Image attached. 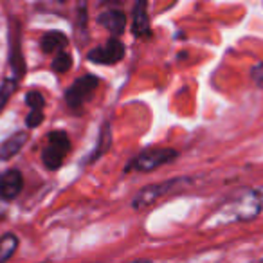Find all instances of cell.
Returning <instances> with one entry per match:
<instances>
[{"label": "cell", "instance_id": "6da1fadb", "mask_svg": "<svg viewBox=\"0 0 263 263\" xmlns=\"http://www.w3.org/2000/svg\"><path fill=\"white\" fill-rule=\"evenodd\" d=\"M263 215V186L234 195L215 213V223H238Z\"/></svg>", "mask_w": 263, "mask_h": 263}, {"label": "cell", "instance_id": "7a4b0ae2", "mask_svg": "<svg viewBox=\"0 0 263 263\" xmlns=\"http://www.w3.org/2000/svg\"><path fill=\"white\" fill-rule=\"evenodd\" d=\"M191 184L190 179L186 177H180V179H172V180H164V182L159 184H152V186H146L132 198V208L136 211H143V209H148L152 205L157 204L161 198L168 197L172 193H177V191L184 190Z\"/></svg>", "mask_w": 263, "mask_h": 263}, {"label": "cell", "instance_id": "3957f363", "mask_svg": "<svg viewBox=\"0 0 263 263\" xmlns=\"http://www.w3.org/2000/svg\"><path fill=\"white\" fill-rule=\"evenodd\" d=\"M70 152V139L63 130H54L47 136V144L42 154V161L44 166L51 172L62 168L65 162V157Z\"/></svg>", "mask_w": 263, "mask_h": 263}, {"label": "cell", "instance_id": "277c9868", "mask_svg": "<svg viewBox=\"0 0 263 263\" xmlns=\"http://www.w3.org/2000/svg\"><path fill=\"white\" fill-rule=\"evenodd\" d=\"M177 150L173 148H152L143 154H139L137 157H134L126 166V172H152L157 170L164 164H170L177 159Z\"/></svg>", "mask_w": 263, "mask_h": 263}, {"label": "cell", "instance_id": "5b68a950", "mask_svg": "<svg viewBox=\"0 0 263 263\" xmlns=\"http://www.w3.org/2000/svg\"><path fill=\"white\" fill-rule=\"evenodd\" d=\"M98 87H99V80L96 76H92V74L78 78L69 87V90L65 92L67 105L70 108H81L92 98V94H94Z\"/></svg>", "mask_w": 263, "mask_h": 263}, {"label": "cell", "instance_id": "8992f818", "mask_svg": "<svg viewBox=\"0 0 263 263\" xmlns=\"http://www.w3.org/2000/svg\"><path fill=\"white\" fill-rule=\"evenodd\" d=\"M124 52H126V49H124L123 42L119 38L112 36L105 45L92 49L87 58L92 63H98V65H114V63L121 62L124 58Z\"/></svg>", "mask_w": 263, "mask_h": 263}, {"label": "cell", "instance_id": "52a82bcc", "mask_svg": "<svg viewBox=\"0 0 263 263\" xmlns=\"http://www.w3.org/2000/svg\"><path fill=\"white\" fill-rule=\"evenodd\" d=\"M24 187V177L18 170H8L0 175V198L2 200H13L18 197Z\"/></svg>", "mask_w": 263, "mask_h": 263}, {"label": "cell", "instance_id": "ba28073f", "mask_svg": "<svg viewBox=\"0 0 263 263\" xmlns=\"http://www.w3.org/2000/svg\"><path fill=\"white\" fill-rule=\"evenodd\" d=\"M99 24L105 27L106 31L114 34V38H117L119 34L124 33V27H126V15L119 9H110L99 15Z\"/></svg>", "mask_w": 263, "mask_h": 263}, {"label": "cell", "instance_id": "9c48e42d", "mask_svg": "<svg viewBox=\"0 0 263 263\" xmlns=\"http://www.w3.org/2000/svg\"><path fill=\"white\" fill-rule=\"evenodd\" d=\"M132 31L136 36H146L150 33V16L146 2H137L132 11Z\"/></svg>", "mask_w": 263, "mask_h": 263}, {"label": "cell", "instance_id": "30bf717a", "mask_svg": "<svg viewBox=\"0 0 263 263\" xmlns=\"http://www.w3.org/2000/svg\"><path fill=\"white\" fill-rule=\"evenodd\" d=\"M27 139H29L27 132H16L9 139H6L4 143L0 144V161H9V159L15 157L26 146Z\"/></svg>", "mask_w": 263, "mask_h": 263}, {"label": "cell", "instance_id": "8fae6325", "mask_svg": "<svg viewBox=\"0 0 263 263\" xmlns=\"http://www.w3.org/2000/svg\"><path fill=\"white\" fill-rule=\"evenodd\" d=\"M40 45L45 54H52V52L58 54V52H63V49H65L67 36L63 33H60V31H49V33H45L42 36Z\"/></svg>", "mask_w": 263, "mask_h": 263}, {"label": "cell", "instance_id": "7c38bea8", "mask_svg": "<svg viewBox=\"0 0 263 263\" xmlns=\"http://www.w3.org/2000/svg\"><path fill=\"white\" fill-rule=\"evenodd\" d=\"M18 247V238L13 233H6L0 238V263H6Z\"/></svg>", "mask_w": 263, "mask_h": 263}, {"label": "cell", "instance_id": "4fadbf2b", "mask_svg": "<svg viewBox=\"0 0 263 263\" xmlns=\"http://www.w3.org/2000/svg\"><path fill=\"white\" fill-rule=\"evenodd\" d=\"M110 148V128L108 124H105V126L101 128V134H99V141H98V146H96L94 154L90 155L92 161H96V159L99 157V155H103L106 150Z\"/></svg>", "mask_w": 263, "mask_h": 263}, {"label": "cell", "instance_id": "5bb4252c", "mask_svg": "<svg viewBox=\"0 0 263 263\" xmlns=\"http://www.w3.org/2000/svg\"><path fill=\"white\" fill-rule=\"evenodd\" d=\"M52 70L54 72H58V74H63V72H67V70L72 67V58H70V54L69 52H58V54L54 56V60H52Z\"/></svg>", "mask_w": 263, "mask_h": 263}, {"label": "cell", "instance_id": "9a60e30c", "mask_svg": "<svg viewBox=\"0 0 263 263\" xmlns=\"http://www.w3.org/2000/svg\"><path fill=\"white\" fill-rule=\"evenodd\" d=\"M26 103L27 106L31 108V112H44V106H45V99L42 96V92L38 90H31L26 94Z\"/></svg>", "mask_w": 263, "mask_h": 263}, {"label": "cell", "instance_id": "2e32d148", "mask_svg": "<svg viewBox=\"0 0 263 263\" xmlns=\"http://www.w3.org/2000/svg\"><path fill=\"white\" fill-rule=\"evenodd\" d=\"M15 88H16V81H13V80H4V81H2V85H0V114H2L4 106L8 105L9 98L13 96Z\"/></svg>", "mask_w": 263, "mask_h": 263}, {"label": "cell", "instance_id": "e0dca14e", "mask_svg": "<svg viewBox=\"0 0 263 263\" xmlns=\"http://www.w3.org/2000/svg\"><path fill=\"white\" fill-rule=\"evenodd\" d=\"M42 121H44V112H29L26 117V126L33 130V128L40 126Z\"/></svg>", "mask_w": 263, "mask_h": 263}, {"label": "cell", "instance_id": "ac0fdd59", "mask_svg": "<svg viewBox=\"0 0 263 263\" xmlns=\"http://www.w3.org/2000/svg\"><path fill=\"white\" fill-rule=\"evenodd\" d=\"M251 78H252V81H254V83L258 85L259 88H263V63L256 65L254 69L251 70Z\"/></svg>", "mask_w": 263, "mask_h": 263}, {"label": "cell", "instance_id": "d6986e66", "mask_svg": "<svg viewBox=\"0 0 263 263\" xmlns=\"http://www.w3.org/2000/svg\"><path fill=\"white\" fill-rule=\"evenodd\" d=\"M134 263H150L148 259H137V261H134Z\"/></svg>", "mask_w": 263, "mask_h": 263}, {"label": "cell", "instance_id": "ffe728a7", "mask_svg": "<svg viewBox=\"0 0 263 263\" xmlns=\"http://www.w3.org/2000/svg\"><path fill=\"white\" fill-rule=\"evenodd\" d=\"M259 263H263V259H261V261H259Z\"/></svg>", "mask_w": 263, "mask_h": 263}]
</instances>
